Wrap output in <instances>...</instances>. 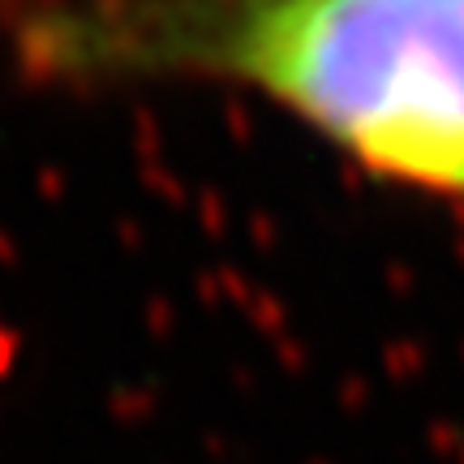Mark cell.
<instances>
[{"instance_id": "cell-1", "label": "cell", "mask_w": 464, "mask_h": 464, "mask_svg": "<svg viewBox=\"0 0 464 464\" xmlns=\"http://www.w3.org/2000/svg\"><path fill=\"white\" fill-rule=\"evenodd\" d=\"M22 65L263 95L379 181L464 202V0H56Z\"/></svg>"}]
</instances>
